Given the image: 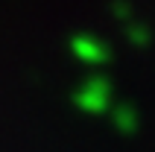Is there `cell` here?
Returning a JSON list of instances; mask_svg holds the SVG:
<instances>
[{"label":"cell","instance_id":"3957f363","mask_svg":"<svg viewBox=\"0 0 155 152\" xmlns=\"http://www.w3.org/2000/svg\"><path fill=\"white\" fill-rule=\"evenodd\" d=\"M111 120H114V129L120 135H135L140 129V114L135 105H111Z\"/></svg>","mask_w":155,"mask_h":152},{"label":"cell","instance_id":"6da1fadb","mask_svg":"<svg viewBox=\"0 0 155 152\" xmlns=\"http://www.w3.org/2000/svg\"><path fill=\"white\" fill-rule=\"evenodd\" d=\"M73 102L85 114H103V111H108L111 108V82L103 79V76H91L88 82L79 85V91L73 94Z\"/></svg>","mask_w":155,"mask_h":152},{"label":"cell","instance_id":"7a4b0ae2","mask_svg":"<svg viewBox=\"0 0 155 152\" xmlns=\"http://www.w3.org/2000/svg\"><path fill=\"white\" fill-rule=\"evenodd\" d=\"M70 47H73V53H76L82 61H88V64H105L108 61V47H105L100 38H94V35H76L73 41H70Z\"/></svg>","mask_w":155,"mask_h":152},{"label":"cell","instance_id":"277c9868","mask_svg":"<svg viewBox=\"0 0 155 152\" xmlns=\"http://www.w3.org/2000/svg\"><path fill=\"white\" fill-rule=\"evenodd\" d=\"M129 41L138 44V47H147V44H149V29L140 26V24H132L129 26Z\"/></svg>","mask_w":155,"mask_h":152}]
</instances>
